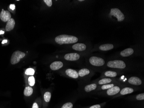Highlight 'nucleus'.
<instances>
[{
  "mask_svg": "<svg viewBox=\"0 0 144 108\" xmlns=\"http://www.w3.org/2000/svg\"><path fill=\"white\" fill-rule=\"evenodd\" d=\"M125 72L121 70L107 69L104 70L101 73L100 78H118L121 76L125 75Z\"/></svg>",
  "mask_w": 144,
  "mask_h": 108,
  "instance_id": "10",
  "label": "nucleus"
},
{
  "mask_svg": "<svg viewBox=\"0 0 144 108\" xmlns=\"http://www.w3.org/2000/svg\"><path fill=\"white\" fill-rule=\"evenodd\" d=\"M15 22L14 19H11L8 21L7 24H6L5 29L7 31H10L13 29L15 26Z\"/></svg>",
  "mask_w": 144,
  "mask_h": 108,
  "instance_id": "21",
  "label": "nucleus"
},
{
  "mask_svg": "<svg viewBox=\"0 0 144 108\" xmlns=\"http://www.w3.org/2000/svg\"><path fill=\"white\" fill-rule=\"evenodd\" d=\"M8 42V40H3L2 41V44H5V43H6L7 42Z\"/></svg>",
  "mask_w": 144,
  "mask_h": 108,
  "instance_id": "32",
  "label": "nucleus"
},
{
  "mask_svg": "<svg viewBox=\"0 0 144 108\" xmlns=\"http://www.w3.org/2000/svg\"><path fill=\"white\" fill-rule=\"evenodd\" d=\"M85 56L79 53L72 52L67 53L63 56L64 60L67 61H84Z\"/></svg>",
  "mask_w": 144,
  "mask_h": 108,
  "instance_id": "14",
  "label": "nucleus"
},
{
  "mask_svg": "<svg viewBox=\"0 0 144 108\" xmlns=\"http://www.w3.org/2000/svg\"><path fill=\"white\" fill-rule=\"evenodd\" d=\"M52 97V94L49 91H47L44 93V99L46 102L48 103L50 102Z\"/></svg>",
  "mask_w": 144,
  "mask_h": 108,
  "instance_id": "24",
  "label": "nucleus"
},
{
  "mask_svg": "<svg viewBox=\"0 0 144 108\" xmlns=\"http://www.w3.org/2000/svg\"><path fill=\"white\" fill-rule=\"evenodd\" d=\"M55 40L57 44L60 45H62L64 44L77 43L79 40L78 37L76 36L63 34L56 37L55 38Z\"/></svg>",
  "mask_w": 144,
  "mask_h": 108,
  "instance_id": "7",
  "label": "nucleus"
},
{
  "mask_svg": "<svg viewBox=\"0 0 144 108\" xmlns=\"http://www.w3.org/2000/svg\"><path fill=\"white\" fill-rule=\"evenodd\" d=\"M109 15L112 17H114V18L116 19V21L117 22H123L125 20V15L120 9L116 7L110 9Z\"/></svg>",
  "mask_w": 144,
  "mask_h": 108,
  "instance_id": "13",
  "label": "nucleus"
},
{
  "mask_svg": "<svg viewBox=\"0 0 144 108\" xmlns=\"http://www.w3.org/2000/svg\"><path fill=\"white\" fill-rule=\"evenodd\" d=\"M117 47V45L111 43L98 44L93 47L90 53H93L96 51L105 52L109 51Z\"/></svg>",
  "mask_w": 144,
  "mask_h": 108,
  "instance_id": "11",
  "label": "nucleus"
},
{
  "mask_svg": "<svg viewBox=\"0 0 144 108\" xmlns=\"http://www.w3.org/2000/svg\"><path fill=\"white\" fill-rule=\"evenodd\" d=\"M5 33V32L4 31H0V35H1V34H4Z\"/></svg>",
  "mask_w": 144,
  "mask_h": 108,
  "instance_id": "33",
  "label": "nucleus"
},
{
  "mask_svg": "<svg viewBox=\"0 0 144 108\" xmlns=\"http://www.w3.org/2000/svg\"><path fill=\"white\" fill-rule=\"evenodd\" d=\"M28 83L30 86H33L35 83V80L34 77L31 76L28 79Z\"/></svg>",
  "mask_w": 144,
  "mask_h": 108,
  "instance_id": "26",
  "label": "nucleus"
},
{
  "mask_svg": "<svg viewBox=\"0 0 144 108\" xmlns=\"http://www.w3.org/2000/svg\"><path fill=\"white\" fill-rule=\"evenodd\" d=\"M98 86L92 81H82L80 86V92L82 96L89 97L95 95Z\"/></svg>",
  "mask_w": 144,
  "mask_h": 108,
  "instance_id": "5",
  "label": "nucleus"
},
{
  "mask_svg": "<svg viewBox=\"0 0 144 108\" xmlns=\"http://www.w3.org/2000/svg\"><path fill=\"white\" fill-rule=\"evenodd\" d=\"M118 80L119 83L127 86H134L142 89L144 86V80L138 76H129L124 77V78L119 77Z\"/></svg>",
  "mask_w": 144,
  "mask_h": 108,
  "instance_id": "4",
  "label": "nucleus"
},
{
  "mask_svg": "<svg viewBox=\"0 0 144 108\" xmlns=\"http://www.w3.org/2000/svg\"><path fill=\"white\" fill-rule=\"evenodd\" d=\"M142 64L128 59H108L106 63V69H112L126 73L141 70Z\"/></svg>",
  "mask_w": 144,
  "mask_h": 108,
  "instance_id": "1",
  "label": "nucleus"
},
{
  "mask_svg": "<svg viewBox=\"0 0 144 108\" xmlns=\"http://www.w3.org/2000/svg\"><path fill=\"white\" fill-rule=\"evenodd\" d=\"M119 83H112L102 85L98 86V88H97L96 92L101 91H105L107 89H109L110 88H112V87H113L115 85H116L118 84H119Z\"/></svg>",
  "mask_w": 144,
  "mask_h": 108,
  "instance_id": "20",
  "label": "nucleus"
},
{
  "mask_svg": "<svg viewBox=\"0 0 144 108\" xmlns=\"http://www.w3.org/2000/svg\"><path fill=\"white\" fill-rule=\"evenodd\" d=\"M106 103H107L106 102H103L102 103L95 104L90 106L86 107L85 108H103L105 105H106Z\"/></svg>",
  "mask_w": 144,
  "mask_h": 108,
  "instance_id": "25",
  "label": "nucleus"
},
{
  "mask_svg": "<svg viewBox=\"0 0 144 108\" xmlns=\"http://www.w3.org/2000/svg\"><path fill=\"white\" fill-rule=\"evenodd\" d=\"M74 105L72 102H67L64 104L61 108H73Z\"/></svg>",
  "mask_w": 144,
  "mask_h": 108,
  "instance_id": "28",
  "label": "nucleus"
},
{
  "mask_svg": "<svg viewBox=\"0 0 144 108\" xmlns=\"http://www.w3.org/2000/svg\"><path fill=\"white\" fill-rule=\"evenodd\" d=\"M64 66V64L62 61H56L51 63L50 65V68L52 70H59L62 68Z\"/></svg>",
  "mask_w": 144,
  "mask_h": 108,
  "instance_id": "18",
  "label": "nucleus"
},
{
  "mask_svg": "<svg viewBox=\"0 0 144 108\" xmlns=\"http://www.w3.org/2000/svg\"><path fill=\"white\" fill-rule=\"evenodd\" d=\"M84 61L85 66L89 67L95 72L101 73L106 70L107 60L104 56L91 53L85 56Z\"/></svg>",
  "mask_w": 144,
  "mask_h": 108,
  "instance_id": "2",
  "label": "nucleus"
},
{
  "mask_svg": "<svg viewBox=\"0 0 144 108\" xmlns=\"http://www.w3.org/2000/svg\"><path fill=\"white\" fill-rule=\"evenodd\" d=\"M93 46L91 43L89 42L85 43H77L74 44L72 46V49L76 51H78L80 54L87 56L88 54H91V51Z\"/></svg>",
  "mask_w": 144,
  "mask_h": 108,
  "instance_id": "6",
  "label": "nucleus"
},
{
  "mask_svg": "<svg viewBox=\"0 0 144 108\" xmlns=\"http://www.w3.org/2000/svg\"><path fill=\"white\" fill-rule=\"evenodd\" d=\"M64 74L68 77L72 78L73 79H77L80 78L77 70L73 69L68 68L65 70H64Z\"/></svg>",
  "mask_w": 144,
  "mask_h": 108,
  "instance_id": "17",
  "label": "nucleus"
},
{
  "mask_svg": "<svg viewBox=\"0 0 144 108\" xmlns=\"http://www.w3.org/2000/svg\"><path fill=\"white\" fill-rule=\"evenodd\" d=\"M11 16L10 12L7 10H2V12L0 13V19L4 22H8L11 18Z\"/></svg>",
  "mask_w": 144,
  "mask_h": 108,
  "instance_id": "19",
  "label": "nucleus"
},
{
  "mask_svg": "<svg viewBox=\"0 0 144 108\" xmlns=\"http://www.w3.org/2000/svg\"><path fill=\"white\" fill-rule=\"evenodd\" d=\"M25 53L16 51L13 53L10 59V62L12 64H15L19 62L21 59L23 58L25 56Z\"/></svg>",
  "mask_w": 144,
  "mask_h": 108,
  "instance_id": "16",
  "label": "nucleus"
},
{
  "mask_svg": "<svg viewBox=\"0 0 144 108\" xmlns=\"http://www.w3.org/2000/svg\"><path fill=\"white\" fill-rule=\"evenodd\" d=\"M141 89V88L136 87H134V86H125L121 89V91L119 93L115 95V96L112 97V98H116L117 97H119L121 96H124L125 95H129L130 94L136 92L137 91H139Z\"/></svg>",
  "mask_w": 144,
  "mask_h": 108,
  "instance_id": "12",
  "label": "nucleus"
},
{
  "mask_svg": "<svg viewBox=\"0 0 144 108\" xmlns=\"http://www.w3.org/2000/svg\"><path fill=\"white\" fill-rule=\"evenodd\" d=\"M129 98L132 100H136V101H143L144 100V93H142L140 94H137V95L133 96H129Z\"/></svg>",
  "mask_w": 144,
  "mask_h": 108,
  "instance_id": "22",
  "label": "nucleus"
},
{
  "mask_svg": "<svg viewBox=\"0 0 144 108\" xmlns=\"http://www.w3.org/2000/svg\"><path fill=\"white\" fill-rule=\"evenodd\" d=\"M125 86V85L121 83L118 84L110 88L109 89L105 91H101L97 92L95 94V95H99L100 96H105V97H113L115 95H117L122 88Z\"/></svg>",
  "mask_w": 144,
  "mask_h": 108,
  "instance_id": "8",
  "label": "nucleus"
},
{
  "mask_svg": "<svg viewBox=\"0 0 144 108\" xmlns=\"http://www.w3.org/2000/svg\"><path fill=\"white\" fill-rule=\"evenodd\" d=\"M32 93H33V89L31 87L28 86L25 88L24 91V94L25 96H30L31 95H32Z\"/></svg>",
  "mask_w": 144,
  "mask_h": 108,
  "instance_id": "23",
  "label": "nucleus"
},
{
  "mask_svg": "<svg viewBox=\"0 0 144 108\" xmlns=\"http://www.w3.org/2000/svg\"><path fill=\"white\" fill-rule=\"evenodd\" d=\"M44 2L49 7H51L52 5V0H44Z\"/></svg>",
  "mask_w": 144,
  "mask_h": 108,
  "instance_id": "29",
  "label": "nucleus"
},
{
  "mask_svg": "<svg viewBox=\"0 0 144 108\" xmlns=\"http://www.w3.org/2000/svg\"><path fill=\"white\" fill-rule=\"evenodd\" d=\"M77 71L80 79H81L82 81H90V80L94 75L96 72L94 70L86 66L83 67L82 68L77 70Z\"/></svg>",
  "mask_w": 144,
  "mask_h": 108,
  "instance_id": "9",
  "label": "nucleus"
},
{
  "mask_svg": "<svg viewBox=\"0 0 144 108\" xmlns=\"http://www.w3.org/2000/svg\"><path fill=\"white\" fill-rule=\"evenodd\" d=\"M10 7L12 10H14L15 8V5H10Z\"/></svg>",
  "mask_w": 144,
  "mask_h": 108,
  "instance_id": "31",
  "label": "nucleus"
},
{
  "mask_svg": "<svg viewBox=\"0 0 144 108\" xmlns=\"http://www.w3.org/2000/svg\"><path fill=\"white\" fill-rule=\"evenodd\" d=\"M143 55V47L141 45L137 44L117 53L113 56L110 57L109 59H131Z\"/></svg>",
  "mask_w": 144,
  "mask_h": 108,
  "instance_id": "3",
  "label": "nucleus"
},
{
  "mask_svg": "<svg viewBox=\"0 0 144 108\" xmlns=\"http://www.w3.org/2000/svg\"><path fill=\"white\" fill-rule=\"evenodd\" d=\"M34 74H35V70L31 68L27 69L25 71V74L28 75H33Z\"/></svg>",
  "mask_w": 144,
  "mask_h": 108,
  "instance_id": "27",
  "label": "nucleus"
},
{
  "mask_svg": "<svg viewBox=\"0 0 144 108\" xmlns=\"http://www.w3.org/2000/svg\"><path fill=\"white\" fill-rule=\"evenodd\" d=\"M32 108H38V105L37 103L36 102H35L33 104V105H32Z\"/></svg>",
  "mask_w": 144,
  "mask_h": 108,
  "instance_id": "30",
  "label": "nucleus"
},
{
  "mask_svg": "<svg viewBox=\"0 0 144 108\" xmlns=\"http://www.w3.org/2000/svg\"><path fill=\"white\" fill-rule=\"evenodd\" d=\"M98 86L102 85L112 83H120L117 78H99L94 80H92Z\"/></svg>",
  "mask_w": 144,
  "mask_h": 108,
  "instance_id": "15",
  "label": "nucleus"
}]
</instances>
